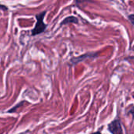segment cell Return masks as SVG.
Returning <instances> with one entry per match:
<instances>
[{
  "instance_id": "obj_1",
  "label": "cell",
  "mask_w": 134,
  "mask_h": 134,
  "mask_svg": "<svg viewBox=\"0 0 134 134\" xmlns=\"http://www.w3.org/2000/svg\"><path fill=\"white\" fill-rule=\"evenodd\" d=\"M47 14V10H43L36 15V25L32 30V36H37L39 34H41L44 32L47 29V25L44 23V18Z\"/></svg>"
},
{
  "instance_id": "obj_2",
  "label": "cell",
  "mask_w": 134,
  "mask_h": 134,
  "mask_svg": "<svg viewBox=\"0 0 134 134\" xmlns=\"http://www.w3.org/2000/svg\"><path fill=\"white\" fill-rule=\"evenodd\" d=\"M108 130L112 134H123L121 125L118 120H114L108 125Z\"/></svg>"
},
{
  "instance_id": "obj_6",
  "label": "cell",
  "mask_w": 134,
  "mask_h": 134,
  "mask_svg": "<svg viewBox=\"0 0 134 134\" xmlns=\"http://www.w3.org/2000/svg\"><path fill=\"white\" fill-rule=\"evenodd\" d=\"M91 0H75V3H76V6L77 7H79V5L80 4H82L85 2H90Z\"/></svg>"
},
{
  "instance_id": "obj_10",
  "label": "cell",
  "mask_w": 134,
  "mask_h": 134,
  "mask_svg": "<svg viewBox=\"0 0 134 134\" xmlns=\"http://www.w3.org/2000/svg\"><path fill=\"white\" fill-rule=\"evenodd\" d=\"M122 1H125V0H122Z\"/></svg>"
},
{
  "instance_id": "obj_4",
  "label": "cell",
  "mask_w": 134,
  "mask_h": 134,
  "mask_svg": "<svg viewBox=\"0 0 134 134\" xmlns=\"http://www.w3.org/2000/svg\"><path fill=\"white\" fill-rule=\"evenodd\" d=\"M79 22V20L77 17L75 16H69L66 17L65 18H64V20H62L60 23V25H65L68 24H71V23H74V24H77Z\"/></svg>"
},
{
  "instance_id": "obj_5",
  "label": "cell",
  "mask_w": 134,
  "mask_h": 134,
  "mask_svg": "<svg viewBox=\"0 0 134 134\" xmlns=\"http://www.w3.org/2000/svg\"><path fill=\"white\" fill-rule=\"evenodd\" d=\"M127 114H132V117L134 118V106H131L130 107L128 108V111H126Z\"/></svg>"
},
{
  "instance_id": "obj_3",
  "label": "cell",
  "mask_w": 134,
  "mask_h": 134,
  "mask_svg": "<svg viewBox=\"0 0 134 134\" xmlns=\"http://www.w3.org/2000/svg\"><path fill=\"white\" fill-rule=\"evenodd\" d=\"M98 55L97 53H87V54H85L83 55H81V56H78V57H75V58H73L71 60H70V62L73 64V65H75L77 63H79L81 62H82L83 60H85L88 58H95Z\"/></svg>"
},
{
  "instance_id": "obj_9",
  "label": "cell",
  "mask_w": 134,
  "mask_h": 134,
  "mask_svg": "<svg viewBox=\"0 0 134 134\" xmlns=\"http://www.w3.org/2000/svg\"><path fill=\"white\" fill-rule=\"evenodd\" d=\"M92 134H101L100 132H95V133H92Z\"/></svg>"
},
{
  "instance_id": "obj_7",
  "label": "cell",
  "mask_w": 134,
  "mask_h": 134,
  "mask_svg": "<svg viewBox=\"0 0 134 134\" xmlns=\"http://www.w3.org/2000/svg\"><path fill=\"white\" fill-rule=\"evenodd\" d=\"M128 19H129V21L131 22L132 25L134 27V14H129V15L128 16Z\"/></svg>"
},
{
  "instance_id": "obj_8",
  "label": "cell",
  "mask_w": 134,
  "mask_h": 134,
  "mask_svg": "<svg viewBox=\"0 0 134 134\" xmlns=\"http://www.w3.org/2000/svg\"><path fill=\"white\" fill-rule=\"evenodd\" d=\"M0 10H7L8 8L7 6L5 5H3V4H0Z\"/></svg>"
}]
</instances>
